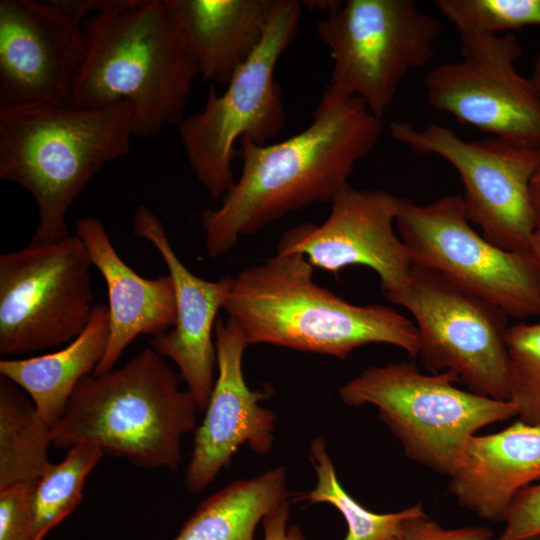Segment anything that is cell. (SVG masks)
Here are the masks:
<instances>
[{
    "label": "cell",
    "mask_w": 540,
    "mask_h": 540,
    "mask_svg": "<svg viewBox=\"0 0 540 540\" xmlns=\"http://www.w3.org/2000/svg\"><path fill=\"white\" fill-rule=\"evenodd\" d=\"M448 477L461 507L504 522L516 496L540 480V425L518 419L496 433L472 436Z\"/></svg>",
    "instance_id": "obj_18"
},
{
    "label": "cell",
    "mask_w": 540,
    "mask_h": 540,
    "mask_svg": "<svg viewBox=\"0 0 540 540\" xmlns=\"http://www.w3.org/2000/svg\"><path fill=\"white\" fill-rule=\"evenodd\" d=\"M398 540H493V534L484 526L446 528L423 512L406 522Z\"/></svg>",
    "instance_id": "obj_30"
},
{
    "label": "cell",
    "mask_w": 540,
    "mask_h": 540,
    "mask_svg": "<svg viewBox=\"0 0 540 540\" xmlns=\"http://www.w3.org/2000/svg\"><path fill=\"white\" fill-rule=\"evenodd\" d=\"M133 233L159 252L175 290V325L153 337L150 346L177 365L198 412L203 413L215 383L217 355L213 333L229 290L230 276L208 281L194 275L178 258L160 218L143 204L134 213Z\"/></svg>",
    "instance_id": "obj_17"
},
{
    "label": "cell",
    "mask_w": 540,
    "mask_h": 540,
    "mask_svg": "<svg viewBox=\"0 0 540 540\" xmlns=\"http://www.w3.org/2000/svg\"><path fill=\"white\" fill-rule=\"evenodd\" d=\"M309 460L317 476L316 485L309 491L294 494L291 501L333 506L347 525L343 540H398L406 522L425 512L420 503L387 513L365 508L341 485L326 440L321 436L311 441Z\"/></svg>",
    "instance_id": "obj_24"
},
{
    "label": "cell",
    "mask_w": 540,
    "mask_h": 540,
    "mask_svg": "<svg viewBox=\"0 0 540 540\" xmlns=\"http://www.w3.org/2000/svg\"><path fill=\"white\" fill-rule=\"evenodd\" d=\"M151 346L123 367L87 375L52 428V444H93L142 468L175 471L181 439L196 429V401Z\"/></svg>",
    "instance_id": "obj_5"
},
{
    "label": "cell",
    "mask_w": 540,
    "mask_h": 540,
    "mask_svg": "<svg viewBox=\"0 0 540 540\" xmlns=\"http://www.w3.org/2000/svg\"><path fill=\"white\" fill-rule=\"evenodd\" d=\"M382 120L365 102L326 88L312 122L298 134L265 145L242 137V170L217 209L201 213L205 247L216 258L239 239L314 203H331L359 160L375 147Z\"/></svg>",
    "instance_id": "obj_1"
},
{
    "label": "cell",
    "mask_w": 540,
    "mask_h": 540,
    "mask_svg": "<svg viewBox=\"0 0 540 540\" xmlns=\"http://www.w3.org/2000/svg\"><path fill=\"white\" fill-rule=\"evenodd\" d=\"M317 22L333 60L328 88L382 119L407 74L426 65L442 23L413 0H331Z\"/></svg>",
    "instance_id": "obj_8"
},
{
    "label": "cell",
    "mask_w": 540,
    "mask_h": 540,
    "mask_svg": "<svg viewBox=\"0 0 540 540\" xmlns=\"http://www.w3.org/2000/svg\"><path fill=\"white\" fill-rule=\"evenodd\" d=\"M504 523L498 540H524L540 534V480L516 496Z\"/></svg>",
    "instance_id": "obj_29"
},
{
    "label": "cell",
    "mask_w": 540,
    "mask_h": 540,
    "mask_svg": "<svg viewBox=\"0 0 540 540\" xmlns=\"http://www.w3.org/2000/svg\"><path fill=\"white\" fill-rule=\"evenodd\" d=\"M290 498L282 465L235 480L204 499L173 540H255L258 524Z\"/></svg>",
    "instance_id": "obj_22"
},
{
    "label": "cell",
    "mask_w": 540,
    "mask_h": 540,
    "mask_svg": "<svg viewBox=\"0 0 540 540\" xmlns=\"http://www.w3.org/2000/svg\"><path fill=\"white\" fill-rule=\"evenodd\" d=\"M456 382L449 371L428 375L412 362L388 363L365 369L338 393L348 406H375L408 459L449 476L472 436L517 416L510 400L463 390Z\"/></svg>",
    "instance_id": "obj_6"
},
{
    "label": "cell",
    "mask_w": 540,
    "mask_h": 540,
    "mask_svg": "<svg viewBox=\"0 0 540 540\" xmlns=\"http://www.w3.org/2000/svg\"><path fill=\"white\" fill-rule=\"evenodd\" d=\"M396 305L415 320L418 356L428 370L452 372L474 393L509 400L508 316L500 308L416 265Z\"/></svg>",
    "instance_id": "obj_11"
},
{
    "label": "cell",
    "mask_w": 540,
    "mask_h": 540,
    "mask_svg": "<svg viewBox=\"0 0 540 540\" xmlns=\"http://www.w3.org/2000/svg\"><path fill=\"white\" fill-rule=\"evenodd\" d=\"M389 130L411 151L438 155L453 166L464 188L466 216L482 229L484 238L504 250L531 252L530 187L540 170V146L497 137L466 141L434 122L419 129L394 121Z\"/></svg>",
    "instance_id": "obj_12"
},
{
    "label": "cell",
    "mask_w": 540,
    "mask_h": 540,
    "mask_svg": "<svg viewBox=\"0 0 540 540\" xmlns=\"http://www.w3.org/2000/svg\"><path fill=\"white\" fill-rule=\"evenodd\" d=\"M132 137L134 112L127 101L0 107V178L36 201L39 223L32 243L69 235L68 209L104 165L129 153Z\"/></svg>",
    "instance_id": "obj_4"
},
{
    "label": "cell",
    "mask_w": 540,
    "mask_h": 540,
    "mask_svg": "<svg viewBox=\"0 0 540 540\" xmlns=\"http://www.w3.org/2000/svg\"><path fill=\"white\" fill-rule=\"evenodd\" d=\"M300 253L275 254L230 276L223 310L248 345L269 344L346 359L373 343L419 354L417 327L386 305H354L321 287Z\"/></svg>",
    "instance_id": "obj_2"
},
{
    "label": "cell",
    "mask_w": 540,
    "mask_h": 540,
    "mask_svg": "<svg viewBox=\"0 0 540 540\" xmlns=\"http://www.w3.org/2000/svg\"><path fill=\"white\" fill-rule=\"evenodd\" d=\"M470 223L459 194L426 204L399 198L395 225L412 265L439 272L508 318L540 316V265L533 254L499 248Z\"/></svg>",
    "instance_id": "obj_9"
},
{
    "label": "cell",
    "mask_w": 540,
    "mask_h": 540,
    "mask_svg": "<svg viewBox=\"0 0 540 540\" xmlns=\"http://www.w3.org/2000/svg\"><path fill=\"white\" fill-rule=\"evenodd\" d=\"M75 231L108 290L109 338L105 354L93 373L101 375L113 370L138 336L155 337L175 325V290L169 275L147 279L128 266L99 219L84 217L76 223Z\"/></svg>",
    "instance_id": "obj_19"
},
{
    "label": "cell",
    "mask_w": 540,
    "mask_h": 540,
    "mask_svg": "<svg viewBox=\"0 0 540 540\" xmlns=\"http://www.w3.org/2000/svg\"><path fill=\"white\" fill-rule=\"evenodd\" d=\"M104 451L93 444H77L65 458L45 467L32 489V511L37 540L70 515L82 500L88 474L103 457Z\"/></svg>",
    "instance_id": "obj_25"
},
{
    "label": "cell",
    "mask_w": 540,
    "mask_h": 540,
    "mask_svg": "<svg viewBox=\"0 0 540 540\" xmlns=\"http://www.w3.org/2000/svg\"><path fill=\"white\" fill-rule=\"evenodd\" d=\"M524 540H540V534L528 537V538H526Z\"/></svg>",
    "instance_id": "obj_35"
},
{
    "label": "cell",
    "mask_w": 540,
    "mask_h": 540,
    "mask_svg": "<svg viewBox=\"0 0 540 540\" xmlns=\"http://www.w3.org/2000/svg\"><path fill=\"white\" fill-rule=\"evenodd\" d=\"M69 16L81 24L89 17L132 6L137 0H54Z\"/></svg>",
    "instance_id": "obj_31"
},
{
    "label": "cell",
    "mask_w": 540,
    "mask_h": 540,
    "mask_svg": "<svg viewBox=\"0 0 540 540\" xmlns=\"http://www.w3.org/2000/svg\"><path fill=\"white\" fill-rule=\"evenodd\" d=\"M509 400L519 420L540 425V322H519L506 331Z\"/></svg>",
    "instance_id": "obj_27"
},
{
    "label": "cell",
    "mask_w": 540,
    "mask_h": 540,
    "mask_svg": "<svg viewBox=\"0 0 540 540\" xmlns=\"http://www.w3.org/2000/svg\"><path fill=\"white\" fill-rule=\"evenodd\" d=\"M330 204L321 225L303 223L287 230L276 254H303L313 267L335 274L347 266H367L377 273L384 296L396 304L412 270L408 251L394 230L399 198L348 184Z\"/></svg>",
    "instance_id": "obj_14"
},
{
    "label": "cell",
    "mask_w": 540,
    "mask_h": 540,
    "mask_svg": "<svg viewBox=\"0 0 540 540\" xmlns=\"http://www.w3.org/2000/svg\"><path fill=\"white\" fill-rule=\"evenodd\" d=\"M109 338V312L96 305L85 329L56 352L24 359H2L0 376L23 389L39 419L53 428L62 417L78 383L93 374Z\"/></svg>",
    "instance_id": "obj_21"
},
{
    "label": "cell",
    "mask_w": 540,
    "mask_h": 540,
    "mask_svg": "<svg viewBox=\"0 0 540 540\" xmlns=\"http://www.w3.org/2000/svg\"><path fill=\"white\" fill-rule=\"evenodd\" d=\"M204 80L228 84L264 38L277 0H165Z\"/></svg>",
    "instance_id": "obj_20"
},
{
    "label": "cell",
    "mask_w": 540,
    "mask_h": 540,
    "mask_svg": "<svg viewBox=\"0 0 540 540\" xmlns=\"http://www.w3.org/2000/svg\"><path fill=\"white\" fill-rule=\"evenodd\" d=\"M495 540H498L497 538Z\"/></svg>",
    "instance_id": "obj_36"
},
{
    "label": "cell",
    "mask_w": 540,
    "mask_h": 540,
    "mask_svg": "<svg viewBox=\"0 0 540 540\" xmlns=\"http://www.w3.org/2000/svg\"><path fill=\"white\" fill-rule=\"evenodd\" d=\"M530 192L534 219L530 251L540 265V170L532 179Z\"/></svg>",
    "instance_id": "obj_33"
},
{
    "label": "cell",
    "mask_w": 540,
    "mask_h": 540,
    "mask_svg": "<svg viewBox=\"0 0 540 540\" xmlns=\"http://www.w3.org/2000/svg\"><path fill=\"white\" fill-rule=\"evenodd\" d=\"M89 253L77 235L0 256V354L71 342L93 311Z\"/></svg>",
    "instance_id": "obj_10"
},
{
    "label": "cell",
    "mask_w": 540,
    "mask_h": 540,
    "mask_svg": "<svg viewBox=\"0 0 540 540\" xmlns=\"http://www.w3.org/2000/svg\"><path fill=\"white\" fill-rule=\"evenodd\" d=\"M84 55L82 24L54 0L0 1V107L69 105Z\"/></svg>",
    "instance_id": "obj_15"
},
{
    "label": "cell",
    "mask_w": 540,
    "mask_h": 540,
    "mask_svg": "<svg viewBox=\"0 0 540 540\" xmlns=\"http://www.w3.org/2000/svg\"><path fill=\"white\" fill-rule=\"evenodd\" d=\"M459 38L461 59L434 67L423 79L430 106L493 137L540 146V96L533 79L516 69L518 39Z\"/></svg>",
    "instance_id": "obj_13"
},
{
    "label": "cell",
    "mask_w": 540,
    "mask_h": 540,
    "mask_svg": "<svg viewBox=\"0 0 540 540\" xmlns=\"http://www.w3.org/2000/svg\"><path fill=\"white\" fill-rule=\"evenodd\" d=\"M52 429L19 387L0 376V488L33 483L49 464Z\"/></svg>",
    "instance_id": "obj_23"
},
{
    "label": "cell",
    "mask_w": 540,
    "mask_h": 540,
    "mask_svg": "<svg viewBox=\"0 0 540 540\" xmlns=\"http://www.w3.org/2000/svg\"><path fill=\"white\" fill-rule=\"evenodd\" d=\"M531 78L533 79L540 96V54H538L534 59Z\"/></svg>",
    "instance_id": "obj_34"
},
{
    "label": "cell",
    "mask_w": 540,
    "mask_h": 540,
    "mask_svg": "<svg viewBox=\"0 0 540 540\" xmlns=\"http://www.w3.org/2000/svg\"><path fill=\"white\" fill-rule=\"evenodd\" d=\"M33 483L0 488V540H37L32 511Z\"/></svg>",
    "instance_id": "obj_28"
},
{
    "label": "cell",
    "mask_w": 540,
    "mask_h": 540,
    "mask_svg": "<svg viewBox=\"0 0 540 540\" xmlns=\"http://www.w3.org/2000/svg\"><path fill=\"white\" fill-rule=\"evenodd\" d=\"M434 3L459 37L497 35L540 25V0H437Z\"/></svg>",
    "instance_id": "obj_26"
},
{
    "label": "cell",
    "mask_w": 540,
    "mask_h": 540,
    "mask_svg": "<svg viewBox=\"0 0 540 540\" xmlns=\"http://www.w3.org/2000/svg\"><path fill=\"white\" fill-rule=\"evenodd\" d=\"M302 5L297 0H277L263 40L226 90L219 94L210 85L203 109L177 125L189 166L213 200H222L236 181L232 161L237 140L249 137L265 145L285 124L274 71L297 34Z\"/></svg>",
    "instance_id": "obj_7"
},
{
    "label": "cell",
    "mask_w": 540,
    "mask_h": 540,
    "mask_svg": "<svg viewBox=\"0 0 540 540\" xmlns=\"http://www.w3.org/2000/svg\"><path fill=\"white\" fill-rule=\"evenodd\" d=\"M218 375L202 423L194 430V443L185 473L191 493L204 490L231 463L238 449L247 445L266 456L274 442L277 415L261 406L270 397L269 387L251 389L242 361L249 346L237 323L227 318L215 324Z\"/></svg>",
    "instance_id": "obj_16"
},
{
    "label": "cell",
    "mask_w": 540,
    "mask_h": 540,
    "mask_svg": "<svg viewBox=\"0 0 540 540\" xmlns=\"http://www.w3.org/2000/svg\"><path fill=\"white\" fill-rule=\"evenodd\" d=\"M85 55L70 106L100 107L127 101L134 136L151 137L178 125L198 70L165 0L87 18Z\"/></svg>",
    "instance_id": "obj_3"
},
{
    "label": "cell",
    "mask_w": 540,
    "mask_h": 540,
    "mask_svg": "<svg viewBox=\"0 0 540 540\" xmlns=\"http://www.w3.org/2000/svg\"><path fill=\"white\" fill-rule=\"evenodd\" d=\"M290 503L283 502L263 518L264 540H305L297 526H288Z\"/></svg>",
    "instance_id": "obj_32"
}]
</instances>
